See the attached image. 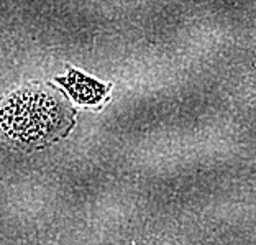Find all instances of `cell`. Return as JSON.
I'll list each match as a JSON object with an SVG mask.
<instances>
[{
	"label": "cell",
	"mask_w": 256,
	"mask_h": 245,
	"mask_svg": "<svg viewBox=\"0 0 256 245\" xmlns=\"http://www.w3.org/2000/svg\"><path fill=\"white\" fill-rule=\"evenodd\" d=\"M66 112L43 91H20L0 107V130L22 145L44 143L66 122Z\"/></svg>",
	"instance_id": "obj_1"
},
{
	"label": "cell",
	"mask_w": 256,
	"mask_h": 245,
	"mask_svg": "<svg viewBox=\"0 0 256 245\" xmlns=\"http://www.w3.org/2000/svg\"><path fill=\"white\" fill-rule=\"evenodd\" d=\"M56 81L64 86V89L69 92V96L76 102L84 104V106H96L108 92V86L100 84L98 81L76 71L72 68H69L68 76H60Z\"/></svg>",
	"instance_id": "obj_2"
}]
</instances>
